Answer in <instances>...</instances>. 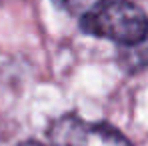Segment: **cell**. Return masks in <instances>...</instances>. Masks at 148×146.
Segmentation results:
<instances>
[{"instance_id":"obj_1","label":"cell","mask_w":148,"mask_h":146,"mask_svg":"<svg viewBox=\"0 0 148 146\" xmlns=\"http://www.w3.org/2000/svg\"><path fill=\"white\" fill-rule=\"evenodd\" d=\"M82 32L124 46H138L148 38L146 12L126 0H102L80 16Z\"/></svg>"},{"instance_id":"obj_2","label":"cell","mask_w":148,"mask_h":146,"mask_svg":"<svg viewBox=\"0 0 148 146\" xmlns=\"http://www.w3.org/2000/svg\"><path fill=\"white\" fill-rule=\"evenodd\" d=\"M52 146H130L114 126L86 122L78 116H62L50 128Z\"/></svg>"},{"instance_id":"obj_3","label":"cell","mask_w":148,"mask_h":146,"mask_svg":"<svg viewBox=\"0 0 148 146\" xmlns=\"http://www.w3.org/2000/svg\"><path fill=\"white\" fill-rule=\"evenodd\" d=\"M58 8H62L68 14H86L92 6H96L102 0H52Z\"/></svg>"},{"instance_id":"obj_4","label":"cell","mask_w":148,"mask_h":146,"mask_svg":"<svg viewBox=\"0 0 148 146\" xmlns=\"http://www.w3.org/2000/svg\"><path fill=\"white\" fill-rule=\"evenodd\" d=\"M20 146H44V144H40V142H36V140H26V142H22Z\"/></svg>"}]
</instances>
